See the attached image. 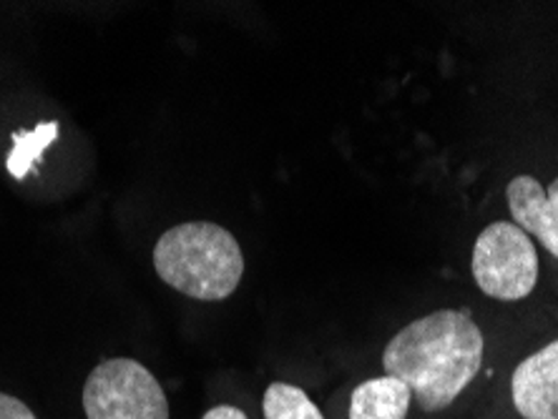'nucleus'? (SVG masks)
I'll list each match as a JSON object with an SVG mask.
<instances>
[{"label":"nucleus","instance_id":"obj_1","mask_svg":"<svg viewBox=\"0 0 558 419\" xmlns=\"http://www.w3.org/2000/svg\"><path fill=\"white\" fill-rule=\"evenodd\" d=\"M486 357V336L468 309H438L405 324L383 352L385 374L398 377L425 412L461 397Z\"/></svg>","mask_w":558,"mask_h":419},{"label":"nucleus","instance_id":"obj_2","mask_svg":"<svg viewBox=\"0 0 558 419\" xmlns=\"http://www.w3.org/2000/svg\"><path fill=\"white\" fill-rule=\"evenodd\" d=\"M154 269L163 284L196 301H225L244 276L240 242L211 221L171 226L154 246Z\"/></svg>","mask_w":558,"mask_h":419},{"label":"nucleus","instance_id":"obj_3","mask_svg":"<svg viewBox=\"0 0 558 419\" xmlns=\"http://www.w3.org/2000/svg\"><path fill=\"white\" fill-rule=\"evenodd\" d=\"M473 282L496 301H521L538 284V251L513 221H494L478 234L471 257Z\"/></svg>","mask_w":558,"mask_h":419},{"label":"nucleus","instance_id":"obj_4","mask_svg":"<svg viewBox=\"0 0 558 419\" xmlns=\"http://www.w3.org/2000/svg\"><path fill=\"white\" fill-rule=\"evenodd\" d=\"M84 412L86 419H169V399L142 361L117 357L88 374Z\"/></svg>","mask_w":558,"mask_h":419},{"label":"nucleus","instance_id":"obj_5","mask_svg":"<svg viewBox=\"0 0 558 419\" xmlns=\"http://www.w3.org/2000/svg\"><path fill=\"white\" fill-rule=\"evenodd\" d=\"M506 201L513 224L529 236H536L541 246L558 259V176L548 186L531 174H519L508 181Z\"/></svg>","mask_w":558,"mask_h":419},{"label":"nucleus","instance_id":"obj_6","mask_svg":"<svg viewBox=\"0 0 558 419\" xmlns=\"http://www.w3.org/2000/svg\"><path fill=\"white\" fill-rule=\"evenodd\" d=\"M511 399L523 419H558V340L513 369Z\"/></svg>","mask_w":558,"mask_h":419},{"label":"nucleus","instance_id":"obj_7","mask_svg":"<svg viewBox=\"0 0 558 419\" xmlns=\"http://www.w3.org/2000/svg\"><path fill=\"white\" fill-rule=\"evenodd\" d=\"M413 392L398 377L383 374L352 390L350 419H408Z\"/></svg>","mask_w":558,"mask_h":419},{"label":"nucleus","instance_id":"obj_8","mask_svg":"<svg viewBox=\"0 0 558 419\" xmlns=\"http://www.w3.org/2000/svg\"><path fill=\"white\" fill-rule=\"evenodd\" d=\"M56 138H59V123L48 121L40 123L33 131H15L13 134V149L5 159V169L13 178H26L31 169L36 167V161L46 153L48 146H51Z\"/></svg>","mask_w":558,"mask_h":419},{"label":"nucleus","instance_id":"obj_9","mask_svg":"<svg viewBox=\"0 0 558 419\" xmlns=\"http://www.w3.org/2000/svg\"><path fill=\"white\" fill-rule=\"evenodd\" d=\"M265 419H325L305 390L287 382H272L262 399Z\"/></svg>","mask_w":558,"mask_h":419},{"label":"nucleus","instance_id":"obj_10","mask_svg":"<svg viewBox=\"0 0 558 419\" xmlns=\"http://www.w3.org/2000/svg\"><path fill=\"white\" fill-rule=\"evenodd\" d=\"M0 419H38L33 409L13 394L0 392Z\"/></svg>","mask_w":558,"mask_h":419},{"label":"nucleus","instance_id":"obj_11","mask_svg":"<svg viewBox=\"0 0 558 419\" xmlns=\"http://www.w3.org/2000/svg\"><path fill=\"white\" fill-rule=\"evenodd\" d=\"M202 419H250L247 415L242 412L240 407H232V405H219V407H211L207 415Z\"/></svg>","mask_w":558,"mask_h":419}]
</instances>
